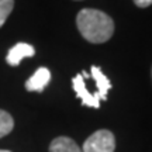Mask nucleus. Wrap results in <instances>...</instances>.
I'll return each instance as SVG.
<instances>
[{
    "label": "nucleus",
    "mask_w": 152,
    "mask_h": 152,
    "mask_svg": "<svg viewBox=\"0 0 152 152\" xmlns=\"http://www.w3.org/2000/svg\"><path fill=\"white\" fill-rule=\"evenodd\" d=\"M76 26L82 37L92 44L106 42L114 33L113 18L96 9H83L79 11Z\"/></svg>",
    "instance_id": "f257e3e1"
},
{
    "label": "nucleus",
    "mask_w": 152,
    "mask_h": 152,
    "mask_svg": "<svg viewBox=\"0 0 152 152\" xmlns=\"http://www.w3.org/2000/svg\"><path fill=\"white\" fill-rule=\"evenodd\" d=\"M90 75L94 79L93 86H87L82 73H77L72 79V86H73L76 96L79 97L83 106L92 107V109H99L100 102L107 99V93L111 89V82L97 66H92Z\"/></svg>",
    "instance_id": "f03ea898"
},
{
    "label": "nucleus",
    "mask_w": 152,
    "mask_h": 152,
    "mask_svg": "<svg viewBox=\"0 0 152 152\" xmlns=\"http://www.w3.org/2000/svg\"><path fill=\"white\" fill-rule=\"evenodd\" d=\"M115 138L109 130H99L87 138L82 151L83 152H114Z\"/></svg>",
    "instance_id": "7ed1b4c3"
},
{
    "label": "nucleus",
    "mask_w": 152,
    "mask_h": 152,
    "mask_svg": "<svg viewBox=\"0 0 152 152\" xmlns=\"http://www.w3.org/2000/svg\"><path fill=\"white\" fill-rule=\"evenodd\" d=\"M35 54L34 47L26 42H18L9 51V54L6 56V62L11 66H17L24 58H31Z\"/></svg>",
    "instance_id": "20e7f679"
},
{
    "label": "nucleus",
    "mask_w": 152,
    "mask_h": 152,
    "mask_svg": "<svg viewBox=\"0 0 152 152\" xmlns=\"http://www.w3.org/2000/svg\"><path fill=\"white\" fill-rule=\"evenodd\" d=\"M51 80V72L47 68H39L27 82H26V89L28 92H42L45 86Z\"/></svg>",
    "instance_id": "39448f33"
},
{
    "label": "nucleus",
    "mask_w": 152,
    "mask_h": 152,
    "mask_svg": "<svg viewBox=\"0 0 152 152\" xmlns=\"http://www.w3.org/2000/svg\"><path fill=\"white\" fill-rule=\"evenodd\" d=\"M49 152H83L69 137H58L49 145Z\"/></svg>",
    "instance_id": "423d86ee"
},
{
    "label": "nucleus",
    "mask_w": 152,
    "mask_h": 152,
    "mask_svg": "<svg viewBox=\"0 0 152 152\" xmlns=\"http://www.w3.org/2000/svg\"><path fill=\"white\" fill-rule=\"evenodd\" d=\"M13 128H14V120H13V117L7 111L0 110V138L6 137L7 134H10Z\"/></svg>",
    "instance_id": "0eeeda50"
},
{
    "label": "nucleus",
    "mask_w": 152,
    "mask_h": 152,
    "mask_svg": "<svg viewBox=\"0 0 152 152\" xmlns=\"http://www.w3.org/2000/svg\"><path fill=\"white\" fill-rule=\"evenodd\" d=\"M13 7H14V0H0V27L10 16Z\"/></svg>",
    "instance_id": "6e6552de"
},
{
    "label": "nucleus",
    "mask_w": 152,
    "mask_h": 152,
    "mask_svg": "<svg viewBox=\"0 0 152 152\" xmlns=\"http://www.w3.org/2000/svg\"><path fill=\"white\" fill-rule=\"evenodd\" d=\"M134 3L140 9H145V7H149L152 4V0H134Z\"/></svg>",
    "instance_id": "1a4fd4ad"
},
{
    "label": "nucleus",
    "mask_w": 152,
    "mask_h": 152,
    "mask_svg": "<svg viewBox=\"0 0 152 152\" xmlns=\"http://www.w3.org/2000/svg\"><path fill=\"white\" fill-rule=\"evenodd\" d=\"M0 152H10V151H4V149H0Z\"/></svg>",
    "instance_id": "9d476101"
}]
</instances>
